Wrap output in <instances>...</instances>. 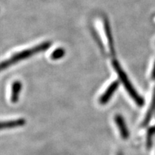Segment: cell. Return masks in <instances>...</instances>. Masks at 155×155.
I'll return each mask as SVG.
<instances>
[{
	"label": "cell",
	"mask_w": 155,
	"mask_h": 155,
	"mask_svg": "<svg viewBox=\"0 0 155 155\" xmlns=\"http://www.w3.org/2000/svg\"><path fill=\"white\" fill-rule=\"evenodd\" d=\"M113 64V66L114 68V70L116 71V72L117 73L118 75H119V79L121 80V83H123L124 86L126 88V90L127 91L128 94H129V96L131 97V98L134 101V102L137 104V105L139 106H141L144 105V100L143 99L142 97L139 95L138 93L137 92V91L135 90L132 85L129 81V79L128 78L127 75H126L124 71H123L121 68V67L120 66V65L118 63V61H113L112 62Z\"/></svg>",
	"instance_id": "cell-1"
},
{
	"label": "cell",
	"mask_w": 155,
	"mask_h": 155,
	"mask_svg": "<svg viewBox=\"0 0 155 155\" xmlns=\"http://www.w3.org/2000/svg\"><path fill=\"white\" fill-rule=\"evenodd\" d=\"M50 45V42H43V43L37 45L36 47H33L30 48V49H27L24 50V51H22L20 52V53L15 54V55H13L12 57H11L9 59L2 62V63H0V71H1L2 70L5 69V68L9 67V65L17 63V62L22 61V60L30 57V56L34 55V54L40 53V52L42 51V50L47 49V48H49Z\"/></svg>",
	"instance_id": "cell-2"
},
{
	"label": "cell",
	"mask_w": 155,
	"mask_h": 155,
	"mask_svg": "<svg viewBox=\"0 0 155 155\" xmlns=\"http://www.w3.org/2000/svg\"><path fill=\"white\" fill-rule=\"evenodd\" d=\"M119 81H114V82L108 87L107 89L105 91V92H104V94H103L102 96L100 97L99 102L101 104L104 105V104H106L108 101L111 99V96H113L114 92L117 90L118 87H119Z\"/></svg>",
	"instance_id": "cell-3"
},
{
	"label": "cell",
	"mask_w": 155,
	"mask_h": 155,
	"mask_svg": "<svg viewBox=\"0 0 155 155\" xmlns=\"http://www.w3.org/2000/svg\"><path fill=\"white\" fill-rule=\"evenodd\" d=\"M114 119H115L116 126H117L118 129H119L120 135L121 136V137L124 139H127L129 138V132L124 118L121 115H119V114H117V115H116Z\"/></svg>",
	"instance_id": "cell-4"
},
{
	"label": "cell",
	"mask_w": 155,
	"mask_h": 155,
	"mask_svg": "<svg viewBox=\"0 0 155 155\" xmlns=\"http://www.w3.org/2000/svg\"><path fill=\"white\" fill-rule=\"evenodd\" d=\"M25 123H26V121L24 119H17L5 121H0V130L20 127L22 126H24Z\"/></svg>",
	"instance_id": "cell-5"
},
{
	"label": "cell",
	"mask_w": 155,
	"mask_h": 155,
	"mask_svg": "<svg viewBox=\"0 0 155 155\" xmlns=\"http://www.w3.org/2000/svg\"><path fill=\"white\" fill-rule=\"evenodd\" d=\"M21 88H22V84H21V83L19 81H15L12 84L10 96L11 101L12 103H16L18 101Z\"/></svg>",
	"instance_id": "cell-6"
},
{
	"label": "cell",
	"mask_w": 155,
	"mask_h": 155,
	"mask_svg": "<svg viewBox=\"0 0 155 155\" xmlns=\"http://www.w3.org/2000/svg\"><path fill=\"white\" fill-rule=\"evenodd\" d=\"M155 111V90L154 93V96H153L152 104H151L150 108H149L148 111H147L146 117H145L144 121V125H147L149 122L150 121V119H152L153 114Z\"/></svg>",
	"instance_id": "cell-7"
},
{
	"label": "cell",
	"mask_w": 155,
	"mask_h": 155,
	"mask_svg": "<svg viewBox=\"0 0 155 155\" xmlns=\"http://www.w3.org/2000/svg\"><path fill=\"white\" fill-rule=\"evenodd\" d=\"M155 132V127L150 128L148 131V134H147V147H150L152 145V136Z\"/></svg>",
	"instance_id": "cell-8"
},
{
	"label": "cell",
	"mask_w": 155,
	"mask_h": 155,
	"mask_svg": "<svg viewBox=\"0 0 155 155\" xmlns=\"http://www.w3.org/2000/svg\"><path fill=\"white\" fill-rule=\"evenodd\" d=\"M64 55V50L63 49H57L53 52L51 57L53 59H59Z\"/></svg>",
	"instance_id": "cell-9"
},
{
	"label": "cell",
	"mask_w": 155,
	"mask_h": 155,
	"mask_svg": "<svg viewBox=\"0 0 155 155\" xmlns=\"http://www.w3.org/2000/svg\"><path fill=\"white\" fill-rule=\"evenodd\" d=\"M152 78L153 80H155V63L154 65V68H153L152 72Z\"/></svg>",
	"instance_id": "cell-10"
}]
</instances>
